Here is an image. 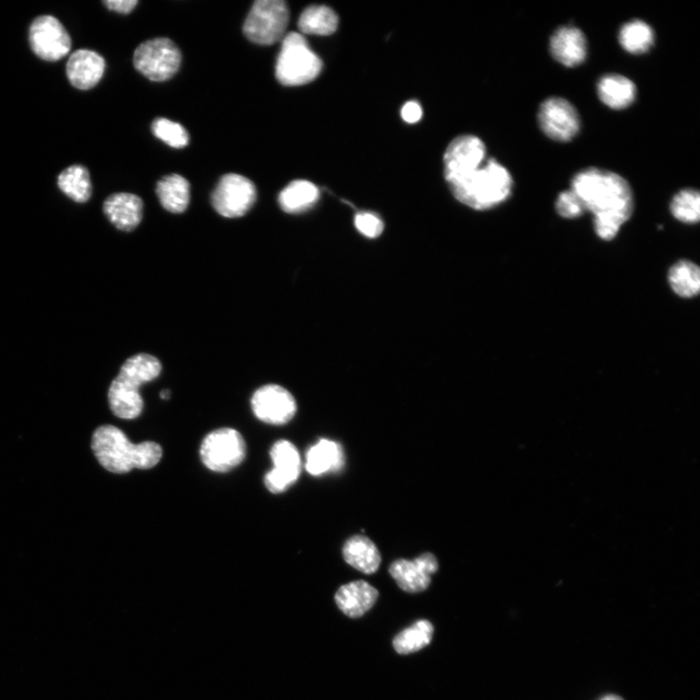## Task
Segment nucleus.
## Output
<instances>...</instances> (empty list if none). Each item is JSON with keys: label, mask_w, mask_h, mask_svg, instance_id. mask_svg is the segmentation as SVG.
<instances>
[{"label": "nucleus", "mask_w": 700, "mask_h": 700, "mask_svg": "<svg viewBox=\"0 0 700 700\" xmlns=\"http://www.w3.org/2000/svg\"><path fill=\"white\" fill-rule=\"evenodd\" d=\"M104 71V59L100 53L86 49L75 51L66 64V75L71 84L83 91L95 87Z\"/></svg>", "instance_id": "obj_16"}, {"label": "nucleus", "mask_w": 700, "mask_h": 700, "mask_svg": "<svg viewBox=\"0 0 700 700\" xmlns=\"http://www.w3.org/2000/svg\"><path fill=\"white\" fill-rule=\"evenodd\" d=\"M181 52L169 38L147 40L134 52V67L154 83H164L178 73Z\"/></svg>", "instance_id": "obj_7"}, {"label": "nucleus", "mask_w": 700, "mask_h": 700, "mask_svg": "<svg viewBox=\"0 0 700 700\" xmlns=\"http://www.w3.org/2000/svg\"><path fill=\"white\" fill-rule=\"evenodd\" d=\"M433 624L426 620L417 621L400 632L394 640V647L400 655L419 652L433 641Z\"/></svg>", "instance_id": "obj_29"}, {"label": "nucleus", "mask_w": 700, "mask_h": 700, "mask_svg": "<svg viewBox=\"0 0 700 700\" xmlns=\"http://www.w3.org/2000/svg\"><path fill=\"white\" fill-rule=\"evenodd\" d=\"M556 209L561 218L568 219L580 218L586 211L582 200L572 190L559 195Z\"/></svg>", "instance_id": "obj_32"}, {"label": "nucleus", "mask_w": 700, "mask_h": 700, "mask_svg": "<svg viewBox=\"0 0 700 700\" xmlns=\"http://www.w3.org/2000/svg\"><path fill=\"white\" fill-rule=\"evenodd\" d=\"M379 598V591L365 581H355L342 586L335 600L340 610L349 617L365 615Z\"/></svg>", "instance_id": "obj_19"}, {"label": "nucleus", "mask_w": 700, "mask_h": 700, "mask_svg": "<svg viewBox=\"0 0 700 700\" xmlns=\"http://www.w3.org/2000/svg\"><path fill=\"white\" fill-rule=\"evenodd\" d=\"M670 210L677 220L695 224L700 219V195L695 190H684L672 199Z\"/></svg>", "instance_id": "obj_30"}, {"label": "nucleus", "mask_w": 700, "mask_h": 700, "mask_svg": "<svg viewBox=\"0 0 700 700\" xmlns=\"http://www.w3.org/2000/svg\"><path fill=\"white\" fill-rule=\"evenodd\" d=\"M618 42L627 52L642 55L653 47L655 33L647 23L634 20L622 26L618 33Z\"/></svg>", "instance_id": "obj_27"}, {"label": "nucleus", "mask_w": 700, "mask_h": 700, "mask_svg": "<svg viewBox=\"0 0 700 700\" xmlns=\"http://www.w3.org/2000/svg\"><path fill=\"white\" fill-rule=\"evenodd\" d=\"M551 56L559 63L575 67L588 56V43L584 33L575 26H561L549 40Z\"/></svg>", "instance_id": "obj_17"}, {"label": "nucleus", "mask_w": 700, "mask_h": 700, "mask_svg": "<svg viewBox=\"0 0 700 700\" xmlns=\"http://www.w3.org/2000/svg\"><path fill=\"white\" fill-rule=\"evenodd\" d=\"M258 199L254 183L242 175L228 173L221 178L211 195L215 211L226 219H238L252 209Z\"/></svg>", "instance_id": "obj_9"}, {"label": "nucleus", "mask_w": 700, "mask_h": 700, "mask_svg": "<svg viewBox=\"0 0 700 700\" xmlns=\"http://www.w3.org/2000/svg\"><path fill=\"white\" fill-rule=\"evenodd\" d=\"M343 556L350 567L368 575L378 571L382 562L378 547L365 535L350 537L344 545Z\"/></svg>", "instance_id": "obj_20"}, {"label": "nucleus", "mask_w": 700, "mask_h": 700, "mask_svg": "<svg viewBox=\"0 0 700 700\" xmlns=\"http://www.w3.org/2000/svg\"><path fill=\"white\" fill-rule=\"evenodd\" d=\"M254 414L261 422L272 425L288 423L297 412V403L287 389L267 384L256 390L251 399Z\"/></svg>", "instance_id": "obj_12"}, {"label": "nucleus", "mask_w": 700, "mask_h": 700, "mask_svg": "<svg viewBox=\"0 0 700 700\" xmlns=\"http://www.w3.org/2000/svg\"><path fill=\"white\" fill-rule=\"evenodd\" d=\"M161 372L159 359L147 354L130 357L112 382L109 401L112 413L122 420H134L143 410L140 388L158 378Z\"/></svg>", "instance_id": "obj_3"}, {"label": "nucleus", "mask_w": 700, "mask_h": 700, "mask_svg": "<svg viewBox=\"0 0 700 700\" xmlns=\"http://www.w3.org/2000/svg\"><path fill=\"white\" fill-rule=\"evenodd\" d=\"M486 145L477 137L463 136L455 139L443 157L448 183L460 180L484 163Z\"/></svg>", "instance_id": "obj_13"}, {"label": "nucleus", "mask_w": 700, "mask_h": 700, "mask_svg": "<svg viewBox=\"0 0 700 700\" xmlns=\"http://www.w3.org/2000/svg\"><path fill=\"white\" fill-rule=\"evenodd\" d=\"M598 93L606 106L615 111H622L635 102L637 90L636 84L627 77L608 74L598 81Z\"/></svg>", "instance_id": "obj_21"}, {"label": "nucleus", "mask_w": 700, "mask_h": 700, "mask_svg": "<svg viewBox=\"0 0 700 700\" xmlns=\"http://www.w3.org/2000/svg\"><path fill=\"white\" fill-rule=\"evenodd\" d=\"M29 39L35 55L47 62H57L70 53L72 38L63 24L55 17H37L31 24Z\"/></svg>", "instance_id": "obj_10"}, {"label": "nucleus", "mask_w": 700, "mask_h": 700, "mask_svg": "<svg viewBox=\"0 0 700 700\" xmlns=\"http://www.w3.org/2000/svg\"><path fill=\"white\" fill-rule=\"evenodd\" d=\"M538 123L553 141L569 142L580 131L581 120L574 105L561 98H549L540 105Z\"/></svg>", "instance_id": "obj_11"}, {"label": "nucleus", "mask_w": 700, "mask_h": 700, "mask_svg": "<svg viewBox=\"0 0 700 700\" xmlns=\"http://www.w3.org/2000/svg\"><path fill=\"white\" fill-rule=\"evenodd\" d=\"M357 230L367 238H374L382 235L384 223L380 218L371 212H361L355 217Z\"/></svg>", "instance_id": "obj_33"}, {"label": "nucleus", "mask_w": 700, "mask_h": 700, "mask_svg": "<svg viewBox=\"0 0 700 700\" xmlns=\"http://www.w3.org/2000/svg\"><path fill=\"white\" fill-rule=\"evenodd\" d=\"M669 285L680 297L693 298L700 290L699 267L691 261L682 260L670 268Z\"/></svg>", "instance_id": "obj_28"}, {"label": "nucleus", "mask_w": 700, "mask_h": 700, "mask_svg": "<svg viewBox=\"0 0 700 700\" xmlns=\"http://www.w3.org/2000/svg\"><path fill=\"white\" fill-rule=\"evenodd\" d=\"M103 5L120 15H129L139 5L138 0H106Z\"/></svg>", "instance_id": "obj_35"}, {"label": "nucleus", "mask_w": 700, "mask_h": 700, "mask_svg": "<svg viewBox=\"0 0 700 700\" xmlns=\"http://www.w3.org/2000/svg\"><path fill=\"white\" fill-rule=\"evenodd\" d=\"M289 16L284 0H258L245 22L244 34L255 44H276L287 35Z\"/></svg>", "instance_id": "obj_6"}, {"label": "nucleus", "mask_w": 700, "mask_h": 700, "mask_svg": "<svg viewBox=\"0 0 700 700\" xmlns=\"http://www.w3.org/2000/svg\"><path fill=\"white\" fill-rule=\"evenodd\" d=\"M274 469L265 477V484L268 491L277 494L286 491L301 475L302 462L297 449L292 442L280 440L271 450Z\"/></svg>", "instance_id": "obj_14"}, {"label": "nucleus", "mask_w": 700, "mask_h": 700, "mask_svg": "<svg viewBox=\"0 0 700 700\" xmlns=\"http://www.w3.org/2000/svg\"><path fill=\"white\" fill-rule=\"evenodd\" d=\"M438 569L437 558L433 553H424L413 560H395L390 565L389 573L401 589L417 594L428 588Z\"/></svg>", "instance_id": "obj_15"}, {"label": "nucleus", "mask_w": 700, "mask_h": 700, "mask_svg": "<svg viewBox=\"0 0 700 700\" xmlns=\"http://www.w3.org/2000/svg\"><path fill=\"white\" fill-rule=\"evenodd\" d=\"M449 186L461 203L484 210L503 203L510 196L514 182L508 170L491 159Z\"/></svg>", "instance_id": "obj_4"}, {"label": "nucleus", "mask_w": 700, "mask_h": 700, "mask_svg": "<svg viewBox=\"0 0 700 700\" xmlns=\"http://www.w3.org/2000/svg\"><path fill=\"white\" fill-rule=\"evenodd\" d=\"M298 25L303 34L326 36L338 29L339 18L327 6L312 5L303 11Z\"/></svg>", "instance_id": "obj_26"}, {"label": "nucleus", "mask_w": 700, "mask_h": 700, "mask_svg": "<svg viewBox=\"0 0 700 700\" xmlns=\"http://www.w3.org/2000/svg\"><path fill=\"white\" fill-rule=\"evenodd\" d=\"M154 136L173 148H184L190 144V134L179 123L166 118H158L152 124Z\"/></svg>", "instance_id": "obj_31"}, {"label": "nucleus", "mask_w": 700, "mask_h": 700, "mask_svg": "<svg viewBox=\"0 0 700 700\" xmlns=\"http://www.w3.org/2000/svg\"><path fill=\"white\" fill-rule=\"evenodd\" d=\"M321 70L320 58L309 48L301 34L290 33L282 39L276 64V76L280 84L302 86L311 83Z\"/></svg>", "instance_id": "obj_5"}, {"label": "nucleus", "mask_w": 700, "mask_h": 700, "mask_svg": "<svg viewBox=\"0 0 700 700\" xmlns=\"http://www.w3.org/2000/svg\"><path fill=\"white\" fill-rule=\"evenodd\" d=\"M161 207L167 211L184 212L190 203V184L180 174H170L161 179L156 188Z\"/></svg>", "instance_id": "obj_23"}, {"label": "nucleus", "mask_w": 700, "mask_h": 700, "mask_svg": "<svg viewBox=\"0 0 700 700\" xmlns=\"http://www.w3.org/2000/svg\"><path fill=\"white\" fill-rule=\"evenodd\" d=\"M345 455L340 443L321 439L306 453V469L313 476L338 472L344 467Z\"/></svg>", "instance_id": "obj_22"}, {"label": "nucleus", "mask_w": 700, "mask_h": 700, "mask_svg": "<svg viewBox=\"0 0 700 700\" xmlns=\"http://www.w3.org/2000/svg\"><path fill=\"white\" fill-rule=\"evenodd\" d=\"M318 188L306 180H295L287 185L278 196L282 210L289 214H299L311 209L319 199Z\"/></svg>", "instance_id": "obj_24"}, {"label": "nucleus", "mask_w": 700, "mask_h": 700, "mask_svg": "<svg viewBox=\"0 0 700 700\" xmlns=\"http://www.w3.org/2000/svg\"><path fill=\"white\" fill-rule=\"evenodd\" d=\"M600 700H624V699L622 697H620V696L610 695L603 697Z\"/></svg>", "instance_id": "obj_37"}, {"label": "nucleus", "mask_w": 700, "mask_h": 700, "mask_svg": "<svg viewBox=\"0 0 700 700\" xmlns=\"http://www.w3.org/2000/svg\"><path fill=\"white\" fill-rule=\"evenodd\" d=\"M170 396V390L164 389L163 392L160 393V397L163 400H168Z\"/></svg>", "instance_id": "obj_36"}, {"label": "nucleus", "mask_w": 700, "mask_h": 700, "mask_svg": "<svg viewBox=\"0 0 700 700\" xmlns=\"http://www.w3.org/2000/svg\"><path fill=\"white\" fill-rule=\"evenodd\" d=\"M103 212L118 230L131 232L142 220L143 201L133 194H113L104 200Z\"/></svg>", "instance_id": "obj_18"}, {"label": "nucleus", "mask_w": 700, "mask_h": 700, "mask_svg": "<svg viewBox=\"0 0 700 700\" xmlns=\"http://www.w3.org/2000/svg\"><path fill=\"white\" fill-rule=\"evenodd\" d=\"M201 462L213 472H228L244 462L247 446L244 438L232 428H222L209 434L200 446Z\"/></svg>", "instance_id": "obj_8"}, {"label": "nucleus", "mask_w": 700, "mask_h": 700, "mask_svg": "<svg viewBox=\"0 0 700 700\" xmlns=\"http://www.w3.org/2000/svg\"><path fill=\"white\" fill-rule=\"evenodd\" d=\"M92 450L101 465L115 474L129 473L134 468L151 469L163 456L159 443L143 442L137 445L113 425H102L93 433Z\"/></svg>", "instance_id": "obj_2"}, {"label": "nucleus", "mask_w": 700, "mask_h": 700, "mask_svg": "<svg viewBox=\"0 0 700 700\" xmlns=\"http://www.w3.org/2000/svg\"><path fill=\"white\" fill-rule=\"evenodd\" d=\"M401 115L405 122L409 124L417 123L423 117L422 106L416 102H409L403 106Z\"/></svg>", "instance_id": "obj_34"}, {"label": "nucleus", "mask_w": 700, "mask_h": 700, "mask_svg": "<svg viewBox=\"0 0 700 700\" xmlns=\"http://www.w3.org/2000/svg\"><path fill=\"white\" fill-rule=\"evenodd\" d=\"M571 190L595 215V230L603 240L614 239L630 219L635 209L634 194L628 182L615 172L588 168L578 172Z\"/></svg>", "instance_id": "obj_1"}, {"label": "nucleus", "mask_w": 700, "mask_h": 700, "mask_svg": "<svg viewBox=\"0 0 700 700\" xmlns=\"http://www.w3.org/2000/svg\"><path fill=\"white\" fill-rule=\"evenodd\" d=\"M58 186L65 196L79 204L86 203L92 192L89 170L81 165L63 170L59 175Z\"/></svg>", "instance_id": "obj_25"}]
</instances>
